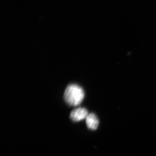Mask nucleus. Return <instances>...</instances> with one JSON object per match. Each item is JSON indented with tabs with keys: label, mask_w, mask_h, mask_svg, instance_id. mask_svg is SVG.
<instances>
[{
	"label": "nucleus",
	"mask_w": 156,
	"mask_h": 156,
	"mask_svg": "<svg viewBox=\"0 0 156 156\" xmlns=\"http://www.w3.org/2000/svg\"><path fill=\"white\" fill-rule=\"evenodd\" d=\"M64 97L65 102L70 106H78L84 99V91L78 85L70 84L65 90Z\"/></svg>",
	"instance_id": "f257e3e1"
},
{
	"label": "nucleus",
	"mask_w": 156,
	"mask_h": 156,
	"mask_svg": "<svg viewBox=\"0 0 156 156\" xmlns=\"http://www.w3.org/2000/svg\"><path fill=\"white\" fill-rule=\"evenodd\" d=\"M88 111L83 108H78L71 112L70 118L72 121L77 122L86 119L88 116Z\"/></svg>",
	"instance_id": "f03ea898"
},
{
	"label": "nucleus",
	"mask_w": 156,
	"mask_h": 156,
	"mask_svg": "<svg viewBox=\"0 0 156 156\" xmlns=\"http://www.w3.org/2000/svg\"><path fill=\"white\" fill-rule=\"evenodd\" d=\"M86 119V124L89 129L96 130L97 129L99 125V120L94 114L90 113L88 114Z\"/></svg>",
	"instance_id": "7ed1b4c3"
}]
</instances>
